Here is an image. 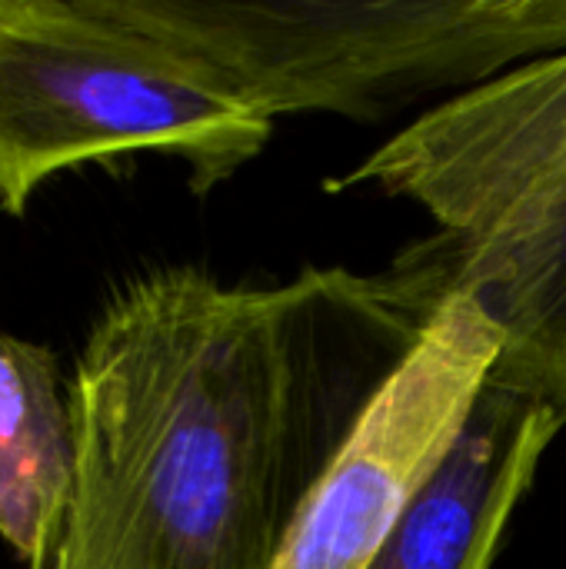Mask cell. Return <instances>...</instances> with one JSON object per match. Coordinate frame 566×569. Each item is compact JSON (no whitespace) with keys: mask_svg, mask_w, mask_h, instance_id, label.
Returning a JSON list of instances; mask_svg holds the SVG:
<instances>
[{"mask_svg":"<svg viewBox=\"0 0 566 569\" xmlns=\"http://www.w3.org/2000/svg\"><path fill=\"white\" fill-rule=\"evenodd\" d=\"M447 297L404 260L284 283L130 280L73 370V497L47 569H274Z\"/></svg>","mask_w":566,"mask_h":569,"instance_id":"cell-1","label":"cell"},{"mask_svg":"<svg viewBox=\"0 0 566 569\" xmlns=\"http://www.w3.org/2000/svg\"><path fill=\"white\" fill-rule=\"evenodd\" d=\"M374 187L437 233L397 260L500 330L494 383L566 423V50L444 97L330 190Z\"/></svg>","mask_w":566,"mask_h":569,"instance_id":"cell-2","label":"cell"},{"mask_svg":"<svg viewBox=\"0 0 566 569\" xmlns=\"http://www.w3.org/2000/svg\"><path fill=\"white\" fill-rule=\"evenodd\" d=\"M267 120H377L566 50V0H127Z\"/></svg>","mask_w":566,"mask_h":569,"instance_id":"cell-3","label":"cell"},{"mask_svg":"<svg viewBox=\"0 0 566 569\" xmlns=\"http://www.w3.org/2000/svg\"><path fill=\"white\" fill-rule=\"evenodd\" d=\"M274 130L127 0H0V207L13 217L50 177L137 150L173 153L207 193Z\"/></svg>","mask_w":566,"mask_h":569,"instance_id":"cell-4","label":"cell"},{"mask_svg":"<svg viewBox=\"0 0 566 569\" xmlns=\"http://www.w3.org/2000/svg\"><path fill=\"white\" fill-rule=\"evenodd\" d=\"M500 347L490 317L450 293L327 467L274 569L370 567L460 440Z\"/></svg>","mask_w":566,"mask_h":569,"instance_id":"cell-5","label":"cell"},{"mask_svg":"<svg viewBox=\"0 0 566 569\" xmlns=\"http://www.w3.org/2000/svg\"><path fill=\"white\" fill-rule=\"evenodd\" d=\"M560 430L557 410L487 380L460 440L367 569H490Z\"/></svg>","mask_w":566,"mask_h":569,"instance_id":"cell-6","label":"cell"},{"mask_svg":"<svg viewBox=\"0 0 566 569\" xmlns=\"http://www.w3.org/2000/svg\"><path fill=\"white\" fill-rule=\"evenodd\" d=\"M77 430L70 387L47 347L0 333V537L47 569L73 497Z\"/></svg>","mask_w":566,"mask_h":569,"instance_id":"cell-7","label":"cell"}]
</instances>
